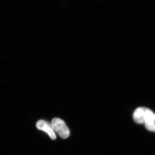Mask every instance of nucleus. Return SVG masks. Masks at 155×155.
<instances>
[{"mask_svg": "<svg viewBox=\"0 0 155 155\" xmlns=\"http://www.w3.org/2000/svg\"><path fill=\"white\" fill-rule=\"evenodd\" d=\"M52 126L54 131L56 132L61 138H68L70 135V131L66 123L63 120L59 118H54L52 120Z\"/></svg>", "mask_w": 155, "mask_h": 155, "instance_id": "obj_1", "label": "nucleus"}, {"mask_svg": "<svg viewBox=\"0 0 155 155\" xmlns=\"http://www.w3.org/2000/svg\"><path fill=\"white\" fill-rule=\"evenodd\" d=\"M37 128L40 130H43L49 136L52 140H55L56 135L55 132L53 129L51 124L47 121L43 120H39L37 122Z\"/></svg>", "mask_w": 155, "mask_h": 155, "instance_id": "obj_3", "label": "nucleus"}, {"mask_svg": "<svg viewBox=\"0 0 155 155\" xmlns=\"http://www.w3.org/2000/svg\"><path fill=\"white\" fill-rule=\"evenodd\" d=\"M144 125L148 130L155 132V114L150 116L145 122Z\"/></svg>", "mask_w": 155, "mask_h": 155, "instance_id": "obj_4", "label": "nucleus"}, {"mask_svg": "<svg viewBox=\"0 0 155 155\" xmlns=\"http://www.w3.org/2000/svg\"><path fill=\"white\" fill-rule=\"evenodd\" d=\"M153 114L148 108L140 107L134 111L133 115L134 120L137 124H144L146 121Z\"/></svg>", "mask_w": 155, "mask_h": 155, "instance_id": "obj_2", "label": "nucleus"}]
</instances>
